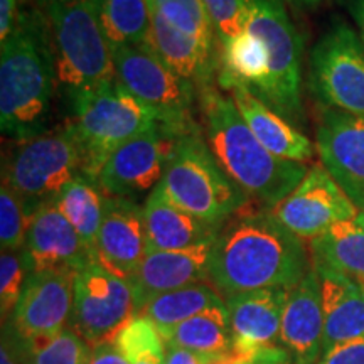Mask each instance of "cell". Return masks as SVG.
<instances>
[{"label": "cell", "mask_w": 364, "mask_h": 364, "mask_svg": "<svg viewBox=\"0 0 364 364\" xmlns=\"http://www.w3.org/2000/svg\"><path fill=\"white\" fill-rule=\"evenodd\" d=\"M311 270L304 240L262 209L235 215L218 230L209 282L226 300L255 290H290Z\"/></svg>", "instance_id": "1"}, {"label": "cell", "mask_w": 364, "mask_h": 364, "mask_svg": "<svg viewBox=\"0 0 364 364\" xmlns=\"http://www.w3.org/2000/svg\"><path fill=\"white\" fill-rule=\"evenodd\" d=\"M58 71L51 31L38 7L22 11L0 48V129L26 142L49 132Z\"/></svg>", "instance_id": "2"}, {"label": "cell", "mask_w": 364, "mask_h": 364, "mask_svg": "<svg viewBox=\"0 0 364 364\" xmlns=\"http://www.w3.org/2000/svg\"><path fill=\"white\" fill-rule=\"evenodd\" d=\"M199 108L213 156L250 199L272 209L306 177V164L285 161L263 147L230 95H221L213 86L199 90Z\"/></svg>", "instance_id": "3"}, {"label": "cell", "mask_w": 364, "mask_h": 364, "mask_svg": "<svg viewBox=\"0 0 364 364\" xmlns=\"http://www.w3.org/2000/svg\"><path fill=\"white\" fill-rule=\"evenodd\" d=\"M36 7L51 31L58 85L70 98L115 83L112 49L93 0H38Z\"/></svg>", "instance_id": "4"}, {"label": "cell", "mask_w": 364, "mask_h": 364, "mask_svg": "<svg viewBox=\"0 0 364 364\" xmlns=\"http://www.w3.org/2000/svg\"><path fill=\"white\" fill-rule=\"evenodd\" d=\"M161 188L172 203L213 228H221L250 201L223 171L199 130L177 136Z\"/></svg>", "instance_id": "5"}, {"label": "cell", "mask_w": 364, "mask_h": 364, "mask_svg": "<svg viewBox=\"0 0 364 364\" xmlns=\"http://www.w3.org/2000/svg\"><path fill=\"white\" fill-rule=\"evenodd\" d=\"M73 129L83 149V174L97 177L122 145L161 127L162 117L118 81L71 97Z\"/></svg>", "instance_id": "6"}, {"label": "cell", "mask_w": 364, "mask_h": 364, "mask_svg": "<svg viewBox=\"0 0 364 364\" xmlns=\"http://www.w3.org/2000/svg\"><path fill=\"white\" fill-rule=\"evenodd\" d=\"M83 149L71 124L21 142L6 159L2 182L31 215L54 201L70 181L83 174Z\"/></svg>", "instance_id": "7"}, {"label": "cell", "mask_w": 364, "mask_h": 364, "mask_svg": "<svg viewBox=\"0 0 364 364\" xmlns=\"http://www.w3.org/2000/svg\"><path fill=\"white\" fill-rule=\"evenodd\" d=\"M247 31L270 56V73L258 100L289 122L302 117V38L287 12L285 0H247Z\"/></svg>", "instance_id": "8"}, {"label": "cell", "mask_w": 364, "mask_h": 364, "mask_svg": "<svg viewBox=\"0 0 364 364\" xmlns=\"http://www.w3.org/2000/svg\"><path fill=\"white\" fill-rule=\"evenodd\" d=\"M117 81L134 97L162 117V124L176 135L198 130L193 107L198 88L171 70L150 43L112 51Z\"/></svg>", "instance_id": "9"}, {"label": "cell", "mask_w": 364, "mask_h": 364, "mask_svg": "<svg viewBox=\"0 0 364 364\" xmlns=\"http://www.w3.org/2000/svg\"><path fill=\"white\" fill-rule=\"evenodd\" d=\"M309 85L331 110L364 117V44L348 22L332 24L314 46Z\"/></svg>", "instance_id": "10"}, {"label": "cell", "mask_w": 364, "mask_h": 364, "mask_svg": "<svg viewBox=\"0 0 364 364\" xmlns=\"http://www.w3.org/2000/svg\"><path fill=\"white\" fill-rule=\"evenodd\" d=\"M136 316L130 282L113 275L98 262L78 272L70 327L90 348L113 336Z\"/></svg>", "instance_id": "11"}, {"label": "cell", "mask_w": 364, "mask_h": 364, "mask_svg": "<svg viewBox=\"0 0 364 364\" xmlns=\"http://www.w3.org/2000/svg\"><path fill=\"white\" fill-rule=\"evenodd\" d=\"M268 211L295 236L309 241L358 215L351 198L322 164L309 167L297 188Z\"/></svg>", "instance_id": "12"}, {"label": "cell", "mask_w": 364, "mask_h": 364, "mask_svg": "<svg viewBox=\"0 0 364 364\" xmlns=\"http://www.w3.org/2000/svg\"><path fill=\"white\" fill-rule=\"evenodd\" d=\"M177 136L161 125L122 145L100 171L98 186L112 198L150 194L161 184Z\"/></svg>", "instance_id": "13"}, {"label": "cell", "mask_w": 364, "mask_h": 364, "mask_svg": "<svg viewBox=\"0 0 364 364\" xmlns=\"http://www.w3.org/2000/svg\"><path fill=\"white\" fill-rule=\"evenodd\" d=\"M75 270L31 272L9 324L22 341H34L58 334L70 326Z\"/></svg>", "instance_id": "14"}, {"label": "cell", "mask_w": 364, "mask_h": 364, "mask_svg": "<svg viewBox=\"0 0 364 364\" xmlns=\"http://www.w3.org/2000/svg\"><path fill=\"white\" fill-rule=\"evenodd\" d=\"M149 253L144 206L135 199L107 196L95 260L113 275L130 282Z\"/></svg>", "instance_id": "15"}, {"label": "cell", "mask_w": 364, "mask_h": 364, "mask_svg": "<svg viewBox=\"0 0 364 364\" xmlns=\"http://www.w3.org/2000/svg\"><path fill=\"white\" fill-rule=\"evenodd\" d=\"M321 164L356 206L364 201V117L326 110L317 127Z\"/></svg>", "instance_id": "16"}, {"label": "cell", "mask_w": 364, "mask_h": 364, "mask_svg": "<svg viewBox=\"0 0 364 364\" xmlns=\"http://www.w3.org/2000/svg\"><path fill=\"white\" fill-rule=\"evenodd\" d=\"M216 235L184 250L149 252L145 255L144 262L130 279L136 314L142 312V309L157 295L208 282Z\"/></svg>", "instance_id": "17"}, {"label": "cell", "mask_w": 364, "mask_h": 364, "mask_svg": "<svg viewBox=\"0 0 364 364\" xmlns=\"http://www.w3.org/2000/svg\"><path fill=\"white\" fill-rule=\"evenodd\" d=\"M24 253L31 272H81L95 260V253L59 211L56 201L41 206L31 221Z\"/></svg>", "instance_id": "18"}, {"label": "cell", "mask_w": 364, "mask_h": 364, "mask_svg": "<svg viewBox=\"0 0 364 364\" xmlns=\"http://www.w3.org/2000/svg\"><path fill=\"white\" fill-rule=\"evenodd\" d=\"M287 294L285 289H265L225 300L231 321V353L238 361L280 344Z\"/></svg>", "instance_id": "19"}, {"label": "cell", "mask_w": 364, "mask_h": 364, "mask_svg": "<svg viewBox=\"0 0 364 364\" xmlns=\"http://www.w3.org/2000/svg\"><path fill=\"white\" fill-rule=\"evenodd\" d=\"M280 344L297 364L321 361L324 353V307L321 279L314 268L287 294Z\"/></svg>", "instance_id": "20"}, {"label": "cell", "mask_w": 364, "mask_h": 364, "mask_svg": "<svg viewBox=\"0 0 364 364\" xmlns=\"http://www.w3.org/2000/svg\"><path fill=\"white\" fill-rule=\"evenodd\" d=\"M225 88L243 117L245 124L260 140V144L273 156L285 161L306 164L314 157V145L302 132L295 129L287 118L272 110L268 105L258 100L247 86L226 83Z\"/></svg>", "instance_id": "21"}, {"label": "cell", "mask_w": 364, "mask_h": 364, "mask_svg": "<svg viewBox=\"0 0 364 364\" xmlns=\"http://www.w3.org/2000/svg\"><path fill=\"white\" fill-rule=\"evenodd\" d=\"M150 24L149 43L162 61L198 90L209 88L220 63L216 49L182 33L154 9H150Z\"/></svg>", "instance_id": "22"}, {"label": "cell", "mask_w": 364, "mask_h": 364, "mask_svg": "<svg viewBox=\"0 0 364 364\" xmlns=\"http://www.w3.org/2000/svg\"><path fill=\"white\" fill-rule=\"evenodd\" d=\"M149 252L184 250L213 238L220 228H213L172 203L157 186L144 203Z\"/></svg>", "instance_id": "23"}, {"label": "cell", "mask_w": 364, "mask_h": 364, "mask_svg": "<svg viewBox=\"0 0 364 364\" xmlns=\"http://www.w3.org/2000/svg\"><path fill=\"white\" fill-rule=\"evenodd\" d=\"M324 307V353L364 338V284L334 272H317ZM322 353V354H324Z\"/></svg>", "instance_id": "24"}, {"label": "cell", "mask_w": 364, "mask_h": 364, "mask_svg": "<svg viewBox=\"0 0 364 364\" xmlns=\"http://www.w3.org/2000/svg\"><path fill=\"white\" fill-rule=\"evenodd\" d=\"M312 268L334 272L364 284V226L356 220L341 221L309 241Z\"/></svg>", "instance_id": "25"}, {"label": "cell", "mask_w": 364, "mask_h": 364, "mask_svg": "<svg viewBox=\"0 0 364 364\" xmlns=\"http://www.w3.org/2000/svg\"><path fill=\"white\" fill-rule=\"evenodd\" d=\"M159 331L166 344L199 354H208V356L231 351V344H233L226 302L221 306L209 307L174 327Z\"/></svg>", "instance_id": "26"}, {"label": "cell", "mask_w": 364, "mask_h": 364, "mask_svg": "<svg viewBox=\"0 0 364 364\" xmlns=\"http://www.w3.org/2000/svg\"><path fill=\"white\" fill-rule=\"evenodd\" d=\"M221 71L218 76L220 86L240 83L260 97L270 73V56L257 36L243 33L221 48Z\"/></svg>", "instance_id": "27"}, {"label": "cell", "mask_w": 364, "mask_h": 364, "mask_svg": "<svg viewBox=\"0 0 364 364\" xmlns=\"http://www.w3.org/2000/svg\"><path fill=\"white\" fill-rule=\"evenodd\" d=\"M54 201L59 211L95 253L97 236L105 215V203H107V194L100 188L98 182L86 174H78L68 182L66 188Z\"/></svg>", "instance_id": "28"}, {"label": "cell", "mask_w": 364, "mask_h": 364, "mask_svg": "<svg viewBox=\"0 0 364 364\" xmlns=\"http://www.w3.org/2000/svg\"><path fill=\"white\" fill-rule=\"evenodd\" d=\"M93 4L112 51L149 43L152 24L147 0H93Z\"/></svg>", "instance_id": "29"}, {"label": "cell", "mask_w": 364, "mask_h": 364, "mask_svg": "<svg viewBox=\"0 0 364 364\" xmlns=\"http://www.w3.org/2000/svg\"><path fill=\"white\" fill-rule=\"evenodd\" d=\"M221 304H225V299L216 292L215 287L201 282L157 295L142 309L140 316L150 318L159 329H166Z\"/></svg>", "instance_id": "30"}, {"label": "cell", "mask_w": 364, "mask_h": 364, "mask_svg": "<svg viewBox=\"0 0 364 364\" xmlns=\"http://www.w3.org/2000/svg\"><path fill=\"white\" fill-rule=\"evenodd\" d=\"M130 364H166V341L150 318L136 314L113 336Z\"/></svg>", "instance_id": "31"}, {"label": "cell", "mask_w": 364, "mask_h": 364, "mask_svg": "<svg viewBox=\"0 0 364 364\" xmlns=\"http://www.w3.org/2000/svg\"><path fill=\"white\" fill-rule=\"evenodd\" d=\"M21 348L24 364H88L91 353L90 346L70 326L49 338L21 339Z\"/></svg>", "instance_id": "32"}, {"label": "cell", "mask_w": 364, "mask_h": 364, "mask_svg": "<svg viewBox=\"0 0 364 364\" xmlns=\"http://www.w3.org/2000/svg\"><path fill=\"white\" fill-rule=\"evenodd\" d=\"M147 4L182 33L216 49L215 27L201 0H147Z\"/></svg>", "instance_id": "33"}, {"label": "cell", "mask_w": 364, "mask_h": 364, "mask_svg": "<svg viewBox=\"0 0 364 364\" xmlns=\"http://www.w3.org/2000/svg\"><path fill=\"white\" fill-rule=\"evenodd\" d=\"M33 215L21 198L2 182L0 189V245L6 252L24 250Z\"/></svg>", "instance_id": "34"}, {"label": "cell", "mask_w": 364, "mask_h": 364, "mask_svg": "<svg viewBox=\"0 0 364 364\" xmlns=\"http://www.w3.org/2000/svg\"><path fill=\"white\" fill-rule=\"evenodd\" d=\"M31 273L24 250L6 252L0 255V314L2 322L12 317Z\"/></svg>", "instance_id": "35"}, {"label": "cell", "mask_w": 364, "mask_h": 364, "mask_svg": "<svg viewBox=\"0 0 364 364\" xmlns=\"http://www.w3.org/2000/svg\"><path fill=\"white\" fill-rule=\"evenodd\" d=\"M201 2L215 27L216 39L221 48L247 33V0H201Z\"/></svg>", "instance_id": "36"}, {"label": "cell", "mask_w": 364, "mask_h": 364, "mask_svg": "<svg viewBox=\"0 0 364 364\" xmlns=\"http://www.w3.org/2000/svg\"><path fill=\"white\" fill-rule=\"evenodd\" d=\"M317 364H364V338L334 346L322 354Z\"/></svg>", "instance_id": "37"}, {"label": "cell", "mask_w": 364, "mask_h": 364, "mask_svg": "<svg viewBox=\"0 0 364 364\" xmlns=\"http://www.w3.org/2000/svg\"><path fill=\"white\" fill-rule=\"evenodd\" d=\"M0 364H24L21 339L11 324L2 326V346H0Z\"/></svg>", "instance_id": "38"}, {"label": "cell", "mask_w": 364, "mask_h": 364, "mask_svg": "<svg viewBox=\"0 0 364 364\" xmlns=\"http://www.w3.org/2000/svg\"><path fill=\"white\" fill-rule=\"evenodd\" d=\"M88 364H130L113 341H105L91 348Z\"/></svg>", "instance_id": "39"}, {"label": "cell", "mask_w": 364, "mask_h": 364, "mask_svg": "<svg viewBox=\"0 0 364 364\" xmlns=\"http://www.w3.org/2000/svg\"><path fill=\"white\" fill-rule=\"evenodd\" d=\"M166 346V364H208V354H199L169 344Z\"/></svg>", "instance_id": "40"}, {"label": "cell", "mask_w": 364, "mask_h": 364, "mask_svg": "<svg viewBox=\"0 0 364 364\" xmlns=\"http://www.w3.org/2000/svg\"><path fill=\"white\" fill-rule=\"evenodd\" d=\"M17 0H0V41L7 39L16 26Z\"/></svg>", "instance_id": "41"}, {"label": "cell", "mask_w": 364, "mask_h": 364, "mask_svg": "<svg viewBox=\"0 0 364 364\" xmlns=\"http://www.w3.org/2000/svg\"><path fill=\"white\" fill-rule=\"evenodd\" d=\"M349 12H351L354 22H356L359 38L364 44V0H349Z\"/></svg>", "instance_id": "42"}, {"label": "cell", "mask_w": 364, "mask_h": 364, "mask_svg": "<svg viewBox=\"0 0 364 364\" xmlns=\"http://www.w3.org/2000/svg\"><path fill=\"white\" fill-rule=\"evenodd\" d=\"M208 364H238V359L231 351L223 353V354H213L209 356Z\"/></svg>", "instance_id": "43"}, {"label": "cell", "mask_w": 364, "mask_h": 364, "mask_svg": "<svg viewBox=\"0 0 364 364\" xmlns=\"http://www.w3.org/2000/svg\"><path fill=\"white\" fill-rule=\"evenodd\" d=\"M285 2L292 4V6L297 9H316L327 2V0H285Z\"/></svg>", "instance_id": "44"}, {"label": "cell", "mask_w": 364, "mask_h": 364, "mask_svg": "<svg viewBox=\"0 0 364 364\" xmlns=\"http://www.w3.org/2000/svg\"><path fill=\"white\" fill-rule=\"evenodd\" d=\"M356 209H358V215H356V221L361 223V225L364 226V201L358 203L356 204Z\"/></svg>", "instance_id": "45"}, {"label": "cell", "mask_w": 364, "mask_h": 364, "mask_svg": "<svg viewBox=\"0 0 364 364\" xmlns=\"http://www.w3.org/2000/svg\"><path fill=\"white\" fill-rule=\"evenodd\" d=\"M277 364H295V363H277Z\"/></svg>", "instance_id": "46"}]
</instances>
